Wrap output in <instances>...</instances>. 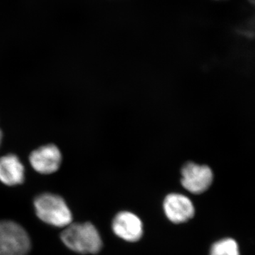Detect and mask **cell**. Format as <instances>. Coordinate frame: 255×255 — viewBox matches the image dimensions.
Listing matches in <instances>:
<instances>
[{"instance_id": "6da1fadb", "label": "cell", "mask_w": 255, "mask_h": 255, "mask_svg": "<svg viewBox=\"0 0 255 255\" xmlns=\"http://www.w3.org/2000/svg\"><path fill=\"white\" fill-rule=\"evenodd\" d=\"M60 238L67 248L80 254H97L102 248L100 233L90 223H71Z\"/></svg>"}, {"instance_id": "7a4b0ae2", "label": "cell", "mask_w": 255, "mask_h": 255, "mask_svg": "<svg viewBox=\"0 0 255 255\" xmlns=\"http://www.w3.org/2000/svg\"><path fill=\"white\" fill-rule=\"evenodd\" d=\"M37 216L43 222L55 227L65 228L71 224L73 216L61 196L45 193L34 200Z\"/></svg>"}, {"instance_id": "3957f363", "label": "cell", "mask_w": 255, "mask_h": 255, "mask_svg": "<svg viewBox=\"0 0 255 255\" xmlns=\"http://www.w3.org/2000/svg\"><path fill=\"white\" fill-rule=\"evenodd\" d=\"M31 245L22 226L13 221H0V255H27Z\"/></svg>"}, {"instance_id": "277c9868", "label": "cell", "mask_w": 255, "mask_h": 255, "mask_svg": "<svg viewBox=\"0 0 255 255\" xmlns=\"http://www.w3.org/2000/svg\"><path fill=\"white\" fill-rule=\"evenodd\" d=\"M182 176L183 187L194 194L205 192L214 181V174L209 166L194 162H188L183 167Z\"/></svg>"}, {"instance_id": "5b68a950", "label": "cell", "mask_w": 255, "mask_h": 255, "mask_svg": "<svg viewBox=\"0 0 255 255\" xmlns=\"http://www.w3.org/2000/svg\"><path fill=\"white\" fill-rule=\"evenodd\" d=\"M31 165L38 173L49 174L56 172L62 162L61 152L52 144L42 146L29 156Z\"/></svg>"}, {"instance_id": "8992f818", "label": "cell", "mask_w": 255, "mask_h": 255, "mask_svg": "<svg viewBox=\"0 0 255 255\" xmlns=\"http://www.w3.org/2000/svg\"><path fill=\"white\" fill-rule=\"evenodd\" d=\"M166 216L172 223L179 224L187 222L194 216V206L187 196L179 194H170L164 201Z\"/></svg>"}, {"instance_id": "52a82bcc", "label": "cell", "mask_w": 255, "mask_h": 255, "mask_svg": "<svg viewBox=\"0 0 255 255\" xmlns=\"http://www.w3.org/2000/svg\"><path fill=\"white\" fill-rule=\"evenodd\" d=\"M112 228L118 237L128 242L138 241L142 238V223L140 219L132 213H119L114 218Z\"/></svg>"}, {"instance_id": "ba28073f", "label": "cell", "mask_w": 255, "mask_h": 255, "mask_svg": "<svg viewBox=\"0 0 255 255\" xmlns=\"http://www.w3.org/2000/svg\"><path fill=\"white\" fill-rule=\"evenodd\" d=\"M24 167L17 156L9 154L0 157V182L16 186L24 181Z\"/></svg>"}, {"instance_id": "9c48e42d", "label": "cell", "mask_w": 255, "mask_h": 255, "mask_svg": "<svg viewBox=\"0 0 255 255\" xmlns=\"http://www.w3.org/2000/svg\"><path fill=\"white\" fill-rule=\"evenodd\" d=\"M210 255H240L238 243L231 238L217 242L211 247Z\"/></svg>"}, {"instance_id": "30bf717a", "label": "cell", "mask_w": 255, "mask_h": 255, "mask_svg": "<svg viewBox=\"0 0 255 255\" xmlns=\"http://www.w3.org/2000/svg\"><path fill=\"white\" fill-rule=\"evenodd\" d=\"M1 139H2V132L0 130V145H1Z\"/></svg>"}]
</instances>
